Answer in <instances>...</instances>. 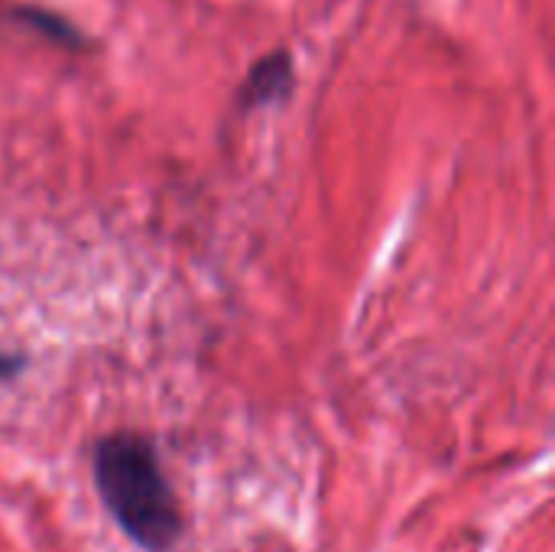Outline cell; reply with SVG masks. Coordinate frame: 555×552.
I'll return each mask as SVG.
<instances>
[{
  "instance_id": "6da1fadb",
  "label": "cell",
  "mask_w": 555,
  "mask_h": 552,
  "mask_svg": "<svg viewBox=\"0 0 555 552\" xmlns=\"http://www.w3.org/2000/svg\"><path fill=\"white\" fill-rule=\"evenodd\" d=\"M98 488L120 530L143 550H169L179 537V508L146 442L114 436L98 449Z\"/></svg>"
},
{
  "instance_id": "7a4b0ae2",
  "label": "cell",
  "mask_w": 555,
  "mask_h": 552,
  "mask_svg": "<svg viewBox=\"0 0 555 552\" xmlns=\"http://www.w3.org/2000/svg\"><path fill=\"white\" fill-rule=\"evenodd\" d=\"M293 81H296L293 59H289L286 49H276V52L263 55L250 68V75H247V81L241 85L237 94H241V104L244 107H260V104H270V101L286 98L293 91Z\"/></svg>"
}]
</instances>
